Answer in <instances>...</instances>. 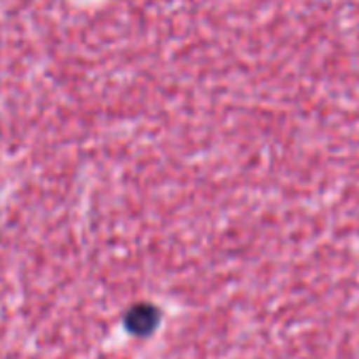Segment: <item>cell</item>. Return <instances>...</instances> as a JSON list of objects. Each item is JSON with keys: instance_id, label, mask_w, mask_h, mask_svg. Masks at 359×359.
<instances>
[{"instance_id": "6da1fadb", "label": "cell", "mask_w": 359, "mask_h": 359, "mask_svg": "<svg viewBox=\"0 0 359 359\" xmlns=\"http://www.w3.org/2000/svg\"><path fill=\"white\" fill-rule=\"evenodd\" d=\"M154 311L152 309H137L133 315H131V319H129V323H131V327L133 330H137V332H146V330H150L152 325H154Z\"/></svg>"}]
</instances>
